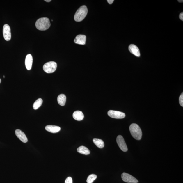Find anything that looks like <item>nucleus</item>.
Here are the masks:
<instances>
[{
    "mask_svg": "<svg viewBox=\"0 0 183 183\" xmlns=\"http://www.w3.org/2000/svg\"><path fill=\"white\" fill-rule=\"evenodd\" d=\"M37 29L41 31H45L50 27V20L47 17L41 18L37 20L35 24Z\"/></svg>",
    "mask_w": 183,
    "mask_h": 183,
    "instance_id": "f257e3e1",
    "label": "nucleus"
},
{
    "mask_svg": "<svg viewBox=\"0 0 183 183\" xmlns=\"http://www.w3.org/2000/svg\"><path fill=\"white\" fill-rule=\"evenodd\" d=\"M129 130L132 136L137 140H140L142 136V132L140 127L136 123H132L129 126Z\"/></svg>",
    "mask_w": 183,
    "mask_h": 183,
    "instance_id": "f03ea898",
    "label": "nucleus"
},
{
    "mask_svg": "<svg viewBox=\"0 0 183 183\" xmlns=\"http://www.w3.org/2000/svg\"><path fill=\"white\" fill-rule=\"evenodd\" d=\"M88 9L87 6L83 5L80 7L76 12L75 14L74 20L77 22H80L83 20L87 16Z\"/></svg>",
    "mask_w": 183,
    "mask_h": 183,
    "instance_id": "7ed1b4c3",
    "label": "nucleus"
},
{
    "mask_svg": "<svg viewBox=\"0 0 183 183\" xmlns=\"http://www.w3.org/2000/svg\"><path fill=\"white\" fill-rule=\"evenodd\" d=\"M57 67V63L54 61H50L45 64L43 66V70L48 73L54 72Z\"/></svg>",
    "mask_w": 183,
    "mask_h": 183,
    "instance_id": "20e7f679",
    "label": "nucleus"
},
{
    "mask_svg": "<svg viewBox=\"0 0 183 183\" xmlns=\"http://www.w3.org/2000/svg\"><path fill=\"white\" fill-rule=\"evenodd\" d=\"M116 141L119 147L122 151L126 152L128 150L126 143L122 135H119L117 137Z\"/></svg>",
    "mask_w": 183,
    "mask_h": 183,
    "instance_id": "39448f33",
    "label": "nucleus"
},
{
    "mask_svg": "<svg viewBox=\"0 0 183 183\" xmlns=\"http://www.w3.org/2000/svg\"><path fill=\"white\" fill-rule=\"evenodd\" d=\"M122 180L125 182L129 183H138V180L131 175L123 173L122 174Z\"/></svg>",
    "mask_w": 183,
    "mask_h": 183,
    "instance_id": "423d86ee",
    "label": "nucleus"
},
{
    "mask_svg": "<svg viewBox=\"0 0 183 183\" xmlns=\"http://www.w3.org/2000/svg\"><path fill=\"white\" fill-rule=\"evenodd\" d=\"M108 114L111 118L116 119H122L125 116L124 113L118 111L112 110L109 111Z\"/></svg>",
    "mask_w": 183,
    "mask_h": 183,
    "instance_id": "0eeeda50",
    "label": "nucleus"
},
{
    "mask_svg": "<svg viewBox=\"0 0 183 183\" xmlns=\"http://www.w3.org/2000/svg\"><path fill=\"white\" fill-rule=\"evenodd\" d=\"M3 34L5 40L8 41L11 40V29L10 26L7 24H5L3 26Z\"/></svg>",
    "mask_w": 183,
    "mask_h": 183,
    "instance_id": "6e6552de",
    "label": "nucleus"
},
{
    "mask_svg": "<svg viewBox=\"0 0 183 183\" xmlns=\"http://www.w3.org/2000/svg\"><path fill=\"white\" fill-rule=\"evenodd\" d=\"M15 134L17 137L20 141L24 143H27L28 141L27 137L23 132L19 129H16L15 131Z\"/></svg>",
    "mask_w": 183,
    "mask_h": 183,
    "instance_id": "1a4fd4ad",
    "label": "nucleus"
},
{
    "mask_svg": "<svg viewBox=\"0 0 183 183\" xmlns=\"http://www.w3.org/2000/svg\"><path fill=\"white\" fill-rule=\"evenodd\" d=\"M129 52L138 57H140L141 55L139 49L136 46L133 44H131L129 45Z\"/></svg>",
    "mask_w": 183,
    "mask_h": 183,
    "instance_id": "9d476101",
    "label": "nucleus"
},
{
    "mask_svg": "<svg viewBox=\"0 0 183 183\" xmlns=\"http://www.w3.org/2000/svg\"><path fill=\"white\" fill-rule=\"evenodd\" d=\"M86 41V36L83 35H78L74 40V42L75 44L81 45H85Z\"/></svg>",
    "mask_w": 183,
    "mask_h": 183,
    "instance_id": "9b49d317",
    "label": "nucleus"
},
{
    "mask_svg": "<svg viewBox=\"0 0 183 183\" xmlns=\"http://www.w3.org/2000/svg\"><path fill=\"white\" fill-rule=\"evenodd\" d=\"M46 130L49 132L55 133L59 132L61 130V127L54 125H48L45 127Z\"/></svg>",
    "mask_w": 183,
    "mask_h": 183,
    "instance_id": "f8f14e48",
    "label": "nucleus"
},
{
    "mask_svg": "<svg viewBox=\"0 0 183 183\" xmlns=\"http://www.w3.org/2000/svg\"><path fill=\"white\" fill-rule=\"evenodd\" d=\"M33 63V57L31 55L29 54L26 56L25 60V65L26 68L30 70L32 68Z\"/></svg>",
    "mask_w": 183,
    "mask_h": 183,
    "instance_id": "ddd939ff",
    "label": "nucleus"
},
{
    "mask_svg": "<svg viewBox=\"0 0 183 183\" xmlns=\"http://www.w3.org/2000/svg\"><path fill=\"white\" fill-rule=\"evenodd\" d=\"M74 119L77 121L83 120L84 118V114L81 111H77L74 112L73 114Z\"/></svg>",
    "mask_w": 183,
    "mask_h": 183,
    "instance_id": "4468645a",
    "label": "nucleus"
},
{
    "mask_svg": "<svg viewBox=\"0 0 183 183\" xmlns=\"http://www.w3.org/2000/svg\"><path fill=\"white\" fill-rule=\"evenodd\" d=\"M57 101L60 105L64 106L66 101V96L64 94L59 95L57 97Z\"/></svg>",
    "mask_w": 183,
    "mask_h": 183,
    "instance_id": "2eb2a0df",
    "label": "nucleus"
},
{
    "mask_svg": "<svg viewBox=\"0 0 183 183\" xmlns=\"http://www.w3.org/2000/svg\"><path fill=\"white\" fill-rule=\"evenodd\" d=\"M78 152L85 155H89L90 151L89 149L83 146H81L77 149Z\"/></svg>",
    "mask_w": 183,
    "mask_h": 183,
    "instance_id": "dca6fc26",
    "label": "nucleus"
},
{
    "mask_svg": "<svg viewBox=\"0 0 183 183\" xmlns=\"http://www.w3.org/2000/svg\"><path fill=\"white\" fill-rule=\"evenodd\" d=\"M93 142L100 149H102L104 147V142L102 139L94 138L93 139Z\"/></svg>",
    "mask_w": 183,
    "mask_h": 183,
    "instance_id": "f3484780",
    "label": "nucleus"
},
{
    "mask_svg": "<svg viewBox=\"0 0 183 183\" xmlns=\"http://www.w3.org/2000/svg\"><path fill=\"white\" fill-rule=\"evenodd\" d=\"M43 100L42 99L39 98L34 103L33 105V108L34 110H37L42 106V104Z\"/></svg>",
    "mask_w": 183,
    "mask_h": 183,
    "instance_id": "a211bd4d",
    "label": "nucleus"
},
{
    "mask_svg": "<svg viewBox=\"0 0 183 183\" xmlns=\"http://www.w3.org/2000/svg\"><path fill=\"white\" fill-rule=\"evenodd\" d=\"M97 178V176L94 174L90 175L88 177L87 180V183H92Z\"/></svg>",
    "mask_w": 183,
    "mask_h": 183,
    "instance_id": "6ab92c4d",
    "label": "nucleus"
},
{
    "mask_svg": "<svg viewBox=\"0 0 183 183\" xmlns=\"http://www.w3.org/2000/svg\"><path fill=\"white\" fill-rule=\"evenodd\" d=\"M179 102L180 105L182 106H183V93H182L181 94L179 98Z\"/></svg>",
    "mask_w": 183,
    "mask_h": 183,
    "instance_id": "aec40b11",
    "label": "nucleus"
},
{
    "mask_svg": "<svg viewBox=\"0 0 183 183\" xmlns=\"http://www.w3.org/2000/svg\"><path fill=\"white\" fill-rule=\"evenodd\" d=\"M65 183H73L72 179L71 177H69L66 179Z\"/></svg>",
    "mask_w": 183,
    "mask_h": 183,
    "instance_id": "412c9836",
    "label": "nucleus"
},
{
    "mask_svg": "<svg viewBox=\"0 0 183 183\" xmlns=\"http://www.w3.org/2000/svg\"><path fill=\"white\" fill-rule=\"evenodd\" d=\"M179 18L180 20H181L183 21V12H182L179 15Z\"/></svg>",
    "mask_w": 183,
    "mask_h": 183,
    "instance_id": "4be33fe9",
    "label": "nucleus"
},
{
    "mask_svg": "<svg viewBox=\"0 0 183 183\" xmlns=\"http://www.w3.org/2000/svg\"><path fill=\"white\" fill-rule=\"evenodd\" d=\"M114 0H108L107 1L108 3L109 4H112L113 3Z\"/></svg>",
    "mask_w": 183,
    "mask_h": 183,
    "instance_id": "5701e85b",
    "label": "nucleus"
},
{
    "mask_svg": "<svg viewBox=\"0 0 183 183\" xmlns=\"http://www.w3.org/2000/svg\"><path fill=\"white\" fill-rule=\"evenodd\" d=\"M45 1L47 2H50L51 1V0H48H48H45Z\"/></svg>",
    "mask_w": 183,
    "mask_h": 183,
    "instance_id": "b1692460",
    "label": "nucleus"
},
{
    "mask_svg": "<svg viewBox=\"0 0 183 183\" xmlns=\"http://www.w3.org/2000/svg\"><path fill=\"white\" fill-rule=\"evenodd\" d=\"M178 1L179 2H180V3H183V1H182V0H179V1Z\"/></svg>",
    "mask_w": 183,
    "mask_h": 183,
    "instance_id": "393cba45",
    "label": "nucleus"
},
{
    "mask_svg": "<svg viewBox=\"0 0 183 183\" xmlns=\"http://www.w3.org/2000/svg\"><path fill=\"white\" fill-rule=\"evenodd\" d=\"M1 79H0V83H1Z\"/></svg>",
    "mask_w": 183,
    "mask_h": 183,
    "instance_id": "a878e982",
    "label": "nucleus"
},
{
    "mask_svg": "<svg viewBox=\"0 0 183 183\" xmlns=\"http://www.w3.org/2000/svg\"><path fill=\"white\" fill-rule=\"evenodd\" d=\"M3 77L4 78H5V76H3Z\"/></svg>",
    "mask_w": 183,
    "mask_h": 183,
    "instance_id": "bb28decb",
    "label": "nucleus"
}]
</instances>
